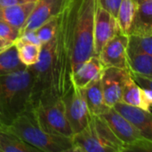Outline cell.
<instances>
[{
	"mask_svg": "<svg viewBox=\"0 0 152 152\" xmlns=\"http://www.w3.org/2000/svg\"><path fill=\"white\" fill-rule=\"evenodd\" d=\"M127 43L128 36L122 33L110 39L98 54L102 65L103 67L121 69L129 72Z\"/></svg>",
	"mask_w": 152,
	"mask_h": 152,
	"instance_id": "cell-9",
	"label": "cell"
},
{
	"mask_svg": "<svg viewBox=\"0 0 152 152\" xmlns=\"http://www.w3.org/2000/svg\"><path fill=\"white\" fill-rule=\"evenodd\" d=\"M121 102L151 112L152 89L142 88L130 75L123 89Z\"/></svg>",
	"mask_w": 152,
	"mask_h": 152,
	"instance_id": "cell-12",
	"label": "cell"
},
{
	"mask_svg": "<svg viewBox=\"0 0 152 152\" xmlns=\"http://www.w3.org/2000/svg\"><path fill=\"white\" fill-rule=\"evenodd\" d=\"M152 35V0L138 1L134 20L128 35Z\"/></svg>",
	"mask_w": 152,
	"mask_h": 152,
	"instance_id": "cell-16",
	"label": "cell"
},
{
	"mask_svg": "<svg viewBox=\"0 0 152 152\" xmlns=\"http://www.w3.org/2000/svg\"><path fill=\"white\" fill-rule=\"evenodd\" d=\"M117 18L102 8L98 1L94 20V53H100L102 47L114 37L120 34Z\"/></svg>",
	"mask_w": 152,
	"mask_h": 152,
	"instance_id": "cell-7",
	"label": "cell"
},
{
	"mask_svg": "<svg viewBox=\"0 0 152 152\" xmlns=\"http://www.w3.org/2000/svg\"><path fill=\"white\" fill-rule=\"evenodd\" d=\"M103 66L102 65L99 57L93 55L85 61L80 67L71 74V84L78 88H85L93 80L101 76Z\"/></svg>",
	"mask_w": 152,
	"mask_h": 152,
	"instance_id": "cell-13",
	"label": "cell"
},
{
	"mask_svg": "<svg viewBox=\"0 0 152 152\" xmlns=\"http://www.w3.org/2000/svg\"><path fill=\"white\" fill-rule=\"evenodd\" d=\"M40 151L27 143L18 135L4 126H0V152H37Z\"/></svg>",
	"mask_w": 152,
	"mask_h": 152,
	"instance_id": "cell-17",
	"label": "cell"
},
{
	"mask_svg": "<svg viewBox=\"0 0 152 152\" xmlns=\"http://www.w3.org/2000/svg\"><path fill=\"white\" fill-rule=\"evenodd\" d=\"M98 0H69L71 74L94 53V20ZM71 76V75H70Z\"/></svg>",
	"mask_w": 152,
	"mask_h": 152,
	"instance_id": "cell-1",
	"label": "cell"
},
{
	"mask_svg": "<svg viewBox=\"0 0 152 152\" xmlns=\"http://www.w3.org/2000/svg\"><path fill=\"white\" fill-rule=\"evenodd\" d=\"M127 55L147 53L152 55V35H127Z\"/></svg>",
	"mask_w": 152,
	"mask_h": 152,
	"instance_id": "cell-22",
	"label": "cell"
},
{
	"mask_svg": "<svg viewBox=\"0 0 152 152\" xmlns=\"http://www.w3.org/2000/svg\"><path fill=\"white\" fill-rule=\"evenodd\" d=\"M40 126L47 132L72 138L73 132L65 113L62 98L33 108Z\"/></svg>",
	"mask_w": 152,
	"mask_h": 152,
	"instance_id": "cell-5",
	"label": "cell"
},
{
	"mask_svg": "<svg viewBox=\"0 0 152 152\" xmlns=\"http://www.w3.org/2000/svg\"><path fill=\"white\" fill-rule=\"evenodd\" d=\"M62 0H37L36 4L20 34L28 30H36L49 19L57 16L61 10Z\"/></svg>",
	"mask_w": 152,
	"mask_h": 152,
	"instance_id": "cell-11",
	"label": "cell"
},
{
	"mask_svg": "<svg viewBox=\"0 0 152 152\" xmlns=\"http://www.w3.org/2000/svg\"><path fill=\"white\" fill-rule=\"evenodd\" d=\"M32 76L28 67L0 76V126H7L31 108Z\"/></svg>",
	"mask_w": 152,
	"mask_h": 152,
	"instance_id": "cell-2",
	"label": "cell"
},
{
	"mask_svg": "<svg viewBox=\"0 0 152 152\" xmlns=\"http://www.w3.org/2000/svg\"><path fill=\"white\" fill-rule=\"evenodd\" d=\"M57 24H58V17L54 16L49 19L48 20H46L45 23H43L35 30L38 39L40 40L41 45L49 42L55 37L56 30H57Z\"/></svg>",
	"mask_w": 152,
	"mask_h": 152,
	"instance_id": "cell-23",
	"label": "cell"
},
{
	"mask_svg": "<svg viewBox=\"0 0 152 152\" xmlns=\"http://www.w3.org/2000/svg\"><path fill=\"white\" fill-rule=\"evenodd\" d=\"M37 1H30L8 6H0V20L20 29L22 28Z\"/></svg>",
	"mask_w": 152,
	"mask_h": 152,
	"instance_id": "cell-14",
	"label": "cell"
},
{
	"mask_svg": "<svg viewBox=\"0 0 152 152\" xmlns=\"http://www.w3.org/2000/svg\"><path fill=\"white\" fill-rule=\"evenodd\" d=\"M98 3L102 8L117 18L121 0H98Z\"/></svg>",
	"mask_w": 152,
	"mask_h": 152,
	"instance_id": "cell-25",
	"label": "cell"
},
{
	"mask_svg": "<svg viewBox=\"0 0 152 152\" xmlns=\"http://www.w3.org/2000/svg\"><path fill=\"white\" fill-rule=\"evenodd\" d=\"M62 100L67 119L73 134H76L84 129L91 118L83 88L72 85L69 92L62 97Z\"/></svg>",
	"mask_w": 152,
	"mask_h": 152,
	"instance_id": "cell-6",
	"label": "cell"
},
{
	"mask_svg": "<svg viewBox=\"0 0 152 152\" xmlns=\"http://www.w3.org/2000/svg\"><path fill=\"white\" fill-rule=\"evenodd\" d=\"M127 56L130 75L152 78V55L134 53Z\"/></svg>",
	"mask_w": 152,
	"mask_h": 152,
	"instance_id": "cell-18",
	"label": "cell"
},
{
	"mask_svg": "<svg viewBox=\"0 0 152 152\" xmlns=\"http://www.w3.org/2000/svg\"><path fill=\"white\" fill-rule=\"evenodd\" d=\"M136 1H137V2H138V1H140V0H136Z\"/></svg>",
	"mask_w": 152,
	"mask_h": 152,
	"instance_id": "cell-30",
	"label": "cell"
},
{
	"mask_svg": "<svg viewBox=\"0 0 152 152\" xmlns=\"http://www.w3.org/2000/svg\"><path fill=\"white\" fill-rule=\"evenodd\" d=\"M138 2L136 0H121L118 7L117 20L122 34L128 35L135 17Z\"/></svg>",
	"mask_w": 152,
	"mask_h": 152,
	"instance_id": "cell-20",
	"label": "cell"
},
{
	"mask_svg": "<svg viewBox=\"0 0 152 152\" xmlns=\"http://www.w3.org/2000/svg\"><path fill=\"white\" fill-rule=\"evenodd\" d=\"M14 43L6 39H4L2 37H0V53L4 51H5L7 48H9L10 46H12Z\"/></svg>",
	"mask_w": 152,
	"mask_h": 152,
	"instance_id": "cell-28",
	"label": "cell"
},
{
	"mask_svg": "<svg viewBox=\"0 0 152 152\" xmlns=\"http://www.w3.org/2000/svg\"><path fill=\"white\" fill-rule=\"evenodd\" d=\"M100 77L83 88L85 100L91 116H101L110 108L104 101Z\"/></svg>",
	"mask_w": 152,
	"mask_h": 152,
	"instance_id": "cell-15",
	"label": "cell"
},
{
	"mask_svg": "<svg viewBox=\"0 0 152 152\" xmlns=\"http://www.w3.org/2000/svg\"><path fill=\"white\" fill-rule=\"evenodd\" d=\"M108 123L116 136L124 143L126 151H152V141L142 134L113 107L101 115Z\"/></svg>",
	"mask_w": 152,
	"mask_h": 152,
	"instance_id": "cell-4",
	"label": "cell"
},
{
	"mask_svg": "<svg viewBox=\"0 0 152 152\" xmlns=\"http://www.w3.org/2000/svg\"><path fill=\"white\" fill-rule=\"evenodd\" d=\"M31 1H37V0H31Z\"/></svg>",
	"mask_w": 152,
	"mask_h": 152,
	"instance_id": "cell-29",
	"label": "cell"
},
{
	"mask_svg": "<svg viewBox=\"0 0 152 152\" xmlns=\"http://www.w3.org/2000/svg\"><path fill=\"white\" fill-rule=\"evenodd\" d=\"M4 127L40 151L72 152L71 138L45 131L40 126L32 107Z\"/></svg>",
	"mask_w": 152,
	"mask_h": 152,
	"instance_id": "cell-3",
	"label": "cell"
},
{
	"mask_svg": "<svg viewBox=\"0 0 152 152\" xmlns=\"http://www.w3.org/2000/svg\"><path fill=\"white\" fill-rule=\"evenodd\" d=\"M113 108L133 126H134L146 139L152 141L151 112L139 107L123 103L121 102L116 103Z\"/></svg>",
	"mask_w": 152,
	"mask_h": 152,
	"instance_id": "cell-10",
	"label": "cell"
},
{
	"mask_svg": "<svg viewBox=\"0 0 152 152\" xmlns=\"http://www.w3.org/2000/svg\"><path fill=\"white\" fill-rule=\"evenodd\" d=\"M19 38L27 41L28 43H32L35 45H42L40 43V40L38 39L36 31L35 30H28V31H24L21 32L19 36Z\"/></svg>",
	"mask_w": 152,
	"mask_h": 152,
	"instance_id": "cell-26",
	"label": "cell"
},
{
	"mask_svg": "<svg viewBox=\"0 0 152 152\" xmlns=\"http://www.w3.org/2000/svg\"><path fill=\"white\" fill-rule=\"evenodd\" d=\"M14 45L17 51V55L23 65L30 67L38 61L42 45L28 43L19 37L15 40Z\"/></svg>",
	"mask_w": 152,
	"mask_h": 152,
	"instance_id": "cell-19",
	"label": "cell"
},
{
	"mask_svg": "<svg viewBox=\"0 0 152 152\" xmlns=\"http://www.w3.org/2000/svg\"><path fill=\"white\" fill-rule=\"evenodd\" d=\"M129 76L130 73L126 70L113 67H103L100 80L104 101L108 107L111 108L121 102L123 89Z\"/></svg>",
	"mask_w": 152,
	"mask_h": 152,
	"instance_id": "cell-8",
	"label": "cell"
},
{
	"mask_svg": "<svg viewBox=\"0 0 152 152\" xmlns=\"http://www.w3.org/2000/svg\"><path fill=\"white\" fill-rule=\"evenodd\" d=\"M31 0H0V6H8L30 2Z\"/></svg>",
	"mask_w": 152,
	"mask_h": 152,
	"instance_id": "cell-27",
	"label": "cell"
},
{
	"mask_svg": "<svg viewBox=\"0 0 152 152\" xmlns=\"http://www.w3.org/2000/svg\"><path fill=\"white\" fill-rule=\"evenodd\" d=\"M20 36V29L11 26L10 24L0 20V37L15 42Z\"/></svg>",
	"mask_w": 152,
	"mask_h": 152,
	"instance_id": "cell-24",
	"label": "cell"
},
{
	"mask_svg": "<svg viewBox=\"0 0 152 152\" xmlns=\"http://www.w3.org/2000/svg\"><path fill=\"white\" fill-rule=\"evenodd\" d=\"M20 61L14 44L0 53V76L8 75L25 69Z\"/></svg>",
	"mask_w": 152,
	"mask_h": 152,
	"instance_id": "cell-21",
	"label": "cell"
}]
</instances>
